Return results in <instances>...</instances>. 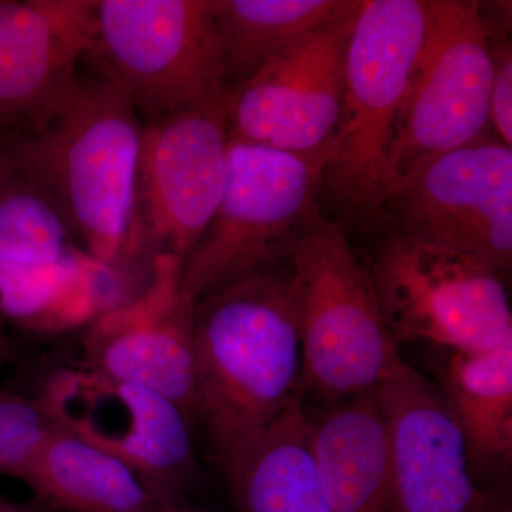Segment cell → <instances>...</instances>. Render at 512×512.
Masks as SVG:
<instances>
[{
  "label": "cell",
  "instance_id": "3957f363",
  "mask_svg": "<svg viewBox=\"0 0 512 512\" xmlns=\"http://www.w3.org/2000/svg\"><path fill=\"white\" fill-rule=\"evenodd\" d=\"M286 264L301 338L302 393L332 404L376 392L406 362L369 269L343 228L318 215Z\"/></svg>",
  "mask_w": 512,
  "mask_h": 512
},
{
  "label": "cell",
  "instance_id": "d6986e66",
  "mask_svg": "<svg viewBox=\"0 0 512 512\" xmlns=\"http://www.w3.org/2000/svg\"><path fill=\"white\" fill-rule=\"evenodd\" d=\"M359 0H212L225 83L235 89Z\"/></svg>",
  "mask_w": 512,
  "mask_h": 512
},
{
  "label": "cell",
  "instance_id": "9c48e42d",
  "mask_svg": "<svg viewBox=\"0 0 512 512\" xmlns=\"http://www.w3.org/2000/svg\"><path fill=\"white\" fill-rule=\"evenodd\" d=\"M382 217L396 234L510 269L512 148L485 134L417 161L384 198Z\"/></svg>",
  "mask_w": 512,
  "mask_h": 512
},
{
  "label": "cell",
  "instance_id": "277c9868",
  "mask_svg": "<svg viewBox=\"0 0 512 512\" xmlns=\"http://www.w3.org/2000/svg\"><path fill=\"white\" fill-rule=\"evenodd\" d=\"M427 16L429 0H362L350 32L342 116L326 157L323 187L366 218H379L396 184L394 134Z\"/></svg>",
  "mask_w": 512,
  "mask_h": 512
},
{
  "label": "cell",
  "instance_id": "d4e9b609",
  "mask_svg": "<svg viewBox=\"0 0 512 512\" xmlns=\"http://www.w3.org/2000/svg\"><path fill=\"white\" fill-rule=\"evenodd\" d=\"M0 512H53L45 504L40 503H10V501L0 500Z\"/></svg>",
  "mask_w": 512,
  "mask_h": 512
},
{
  "label": "cell",
  "instance_id": "9a60e30c",
  "mask_svg": "<svg viewBox=\"0 0 512 512\" xmlns=\"http://www.w3.org/2000/svg\"><path fill=\"white\" fill-rule=\"evenodd\" d=\"M376 397L389 446L392 512H488L441 389L404 363Z\"/></svg>",
  "mask_w": 512,
  "mask_h": 512
},
{
  "label": "cell",
  "instance_id": "6da1fadb",
  "mask_svg": "<svg viewBox=\"0 0 512 512\" xmlns=\"http://www.w3.org/2000/svg\"><path fill=\"white\" fill-rule=\"evenodd\" d=\"M143 131L130 101L82 67L35 136L10 156L84 251L119 271L138 261L134 202Z\"/></svg>",
  "mask_w": 512,
  "mask_h": 512
},
{
  "label": "cell",
  "instance_id": "8fae6325",
  "mask_svg": "<svg viewBox=\"0 0 512 512\" xmlns=\"http://www.w3.org/2000/svg\"><path fill=\"white\" fill-rule=\"evenodd\" d=\"M227 99L144 124L134 202L138 259L184 262L214 218L228 183Z\"/></svg>",
  "mask_w": 512,
  "mask_h": 512
},
{
  "label": "cell",
  "instance_id": "30bf717a",
  "mask_svg": "<svg viewBox=\"0 0 512 512\" xmlns=\"http://www.w3.org/2000/svg\"><path fill=\"white\" fill-rule=\"evenodd\" d=\"M493 79V37L481 3L429 0L426 36L394 134L396 183L417 161L488 134Z\"/></svg>",
  "mask_w": 512,
  "mask_h": 512
},
{
  "label": "cell",
  "instance_id": "44dd1931",
  "mask_svg": "<svg viewBox=\"0 0 512 512\" xmlns=\"http://www.w3.org/2000/svg\"><path fill=\"white\" fill-rule=\"evenodd\" d=\"M89 256L45 192L12 165L0 181V264L62 265Z\"/></svg>",
  "mask_w": 512,
  "mask_h": 512
},
{
  "label": "cell",
  "instance_id": "ba28073f",
  "mask_svg": "<svg viewBox=\"0 0 512 512\" xmlns=\"http://www.w3.org/2000/svg\"><path fill=\"white\" fill-rule=\"evenodd\" d=\"M35 396L57 427L126 464L163 503L181 501L197 480L190 420L154 390L74 359L47 373Z\"/></svg>",
  "mask_w": 512,
  "mask_h": 512
},
{
  "label": "cell",
  "instance_id": "5b68a950",
  "mask_svg": "<svg viewBox=\"0 0 512 512\" xmlns=\"http://www.w3.org/2000/svg\"><path fill=\"white\" fill-rule=\"evenodd\" d=\"M84 70L144 124L228 97L212 0H96Z\"/></svg>",
  "mask_w": 512,
  "mask_h": 512
},
{
  "label": "cell",
  "instance_id": "e0dca14e",
  "mask_svg": "<svg viewBox=\"0 0 512 512\" xmlns=\"http://www.w3.org/2000/svg\"><path fill=\"white\" fill-rule=\"evenodd\" d=\"M239 512H330L302 399L220 461Z\"/></svg>",
  "mask_w": 512,
  "mask_h": 512
},
{
  "label": "cell",
  "instance_id": "603a6c76",
  "mask_svg": "<svg viewBox=\"0 0 512 512\" xmlns=\"http://www.w3.org/2000/svg\"><path fill=\"white\" fill-rule=\"evenodd\" d=\"M494 79L490 94V127L497 140L512 148V52L511 42L493 45Z\"/></svg>",
  "mask_w": 512,
  "mask_h": 512
},
{
  "label": "cell",
  "instance_id": "52a82bcc",
  "mask_svg": "<svg viewBox=\"0 0 512 512\" xmlns=\"http://www.w3.org/2000/svg\"><path fill=\"white\" fill-rule=\"evenodd\" d=\"M369 274L397 345L481 352L512 342L508 292L487 262L392 232Z\"/></svg>",
  "mask_w": 512,
  "mask_h": 512
},
{
  "label": "cell",
  "instance_id": "2e32d148",
  "mask_svg": "<svg viewBox=\"0 0 512 512\" xmlns=\"http://www.w3.org/2000/svg\"><path fill=\"white\" fill-rule=\"evenodd\" d=\"M306 410L330 512H392L389 446L376 392Z\"/></svg>",
  "mask_w": 512,
  "mask_h": 512
},
{
  "label": "cell",
  "instance_id": "7c38bea8",
  "mask_svg": "<svg viewBox=\"0 0 512 512\" xmlns=\"http://www.w3.org/2000/svg\"><path fill=\"white\" fill-rule=\"evenodd\" d=\"M360 6L362 0L229 90V140L328 157L342 116L346 46Z\"/></svg>",
  "mask_w": 512,
  "mask_h": 512
},
{
  "label": "cell",
  "instance_id": "7a4b0ae2",
  "mask_svg": "<svg viewBox=\"0 0 512 512\" xmlns=\"http://www.w3.org/2000/svg\"><path fill=\"white\" fill-rule=\"evenodd\" d=\"M302 380L298 318L284 266L195 303L197 423L218 461L302 399Z\"/></svg>",
  "mask_w": 512,
  "mask_h": 512
},
{
  "label": "cell",
  "instance_id": "5bb4252c",
  "mask_svg": "<svg viewBox=\"0 0 512 512\" xmlns=\"http://www.w3.org/2000/svg\"><path fill=\"white\" fill-rule=\"evenodd\" d=\"M96 0H0V154L35 136L82 70Z\"/></svg>",
  "mask_w": 512,
  "mask_h": 512
},
{
  "label": "cell",
  "instance_id": "ac0fdd59",
  "mask_svg": "<svg viewBox=\"0 0 512 512\" xmlns=\"http://www.w3.org/2000/svg\"><path fill=\"white\" fill-rule=\"evenodd\" d=\"M15 478L53 511L148 512L163 503L126 464L60 427Z\"/></svg>",
  "mask_w": 512,
  "mask_h": 512
},
{
  "label": "cell",
  "instance_id": "8992f818",
  "mask_svg": "<svg viewBox=\"0 0 512 512\" xmlns=\"http://www.w3.org/2000/svg\"><path fill=\"white\" fill-rule=\"evenodd\" d=\"M326 156H298L229 140L228 183L214 218L185 258L192 305L249 276L282 268L320 212Z\"/></svg>",
  "mask_w": 512,
  "mask_h": 512
},
{
  "label": "cell",
  "instance_id": "ffe728a7",
  "mask_svg": "<svg viewBox=\"0 0 512 512\" xmlns=\"http://www.w3.org/2000/svg\"><path fill=\"white\" fill-rule=\"evenodd\" d=\"M443 396L466 440L471 466L510 461L512 342L481 352H450Z\"/></svg>",
  "mask_w": 512,
  "mask_h": 512
},
{
  "label": "cell",
  "instance_id": "484cf974",
  "mask_svg": "<svg viewBox=\"0 0 512 512\" xmlns=\"http://www.w3.org/2000/svg\"><path fill=\"white\" fill-rule=\"evenodd\" d=\"M148 512H200L190 510V508L185 507L181 501H171V503H158L153 510Z\"/></svg>",
  "mask_w": 512,
  "mask_h": 512
},
{
  "label": "cell",
  "instance_id": "cb8c5ba5",
  "mask_svg": "<svg viewBox=\"0 0 512 512\" xmlns=\"http://www.w3.org/2000/svg\"><path fill=\"white\" fill-rule=\"evenodd\" d=\"M16 345L10 336L9 329L0 325V369L8 366L16 357Z\"/></svg>",
  "mask_w": 512,
  "mask_h": 512
},
{
  "label": "cell",
  "instance_id": "4316f807",
  "mask_svg": "<svg viewBox=\"0 0 512 512\" xmlns=\"http://www.w3.org/2000/svg\"><path fill=\"white\" fill-rule=\"evenodd\" d=\"M10 170H12V161H10L8 157L0 154V181L9 174Z\"/></svg>",
  "mask_w": 512,
  "mask_h": 512
},
{
  "label": "cell",
  "instance_id": "7402d4cb",
  "mask_svg": "<svg viewBox=\"0 0 512 512\" xmlns=\"http://www.w3.org/2000/svg\"><path fill=\"white\" fill-rule=\"evenodd\" d=\"M56 427L35 394L0 390V474L15 477Z\"/></svg>",
  "mask_w": 512,
  "mask_h": 512
},
{
  "label": "cell",
  "instance_id": "4fadbf2b",
  "mask_svg": "<svg viewBox=\"0 0 512 512\" xmlns=\"http://www.w3.org/2000/svg\"><path fill=\"white\" fill-rule=\"evenodd\" d=\"M183 264L170 256L151 259L146 289L87 326L82 359L167 397L194 426L195 306L183 295Z\"/></svg>",
  "mask_w": 512,
  "mask_h": 512
}]
</instances>
